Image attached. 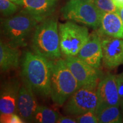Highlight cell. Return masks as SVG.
<instances>
[{
	"mask_svg": "<svg viewBox=\"0 0 123 123\" xmlns=\"http://www.w3.org/2000/svg\"><path fill=\"white\" fill-rule=\"evenodd\" d=\"M98 104L96 108L105 106L120 107L116 75L108 73L100 79L97 87Z\"/></svg>",
	"mask_w": 123,
	"mask_h": 123,
	"instance_id": "9",
	"label": "cell"
},
{
	"mask_svg": "<svg viewBox=\"0 0 123 123\" xmlns=\"http://www.w3.org/2000/svg\"><path fill=\"white\" fill-rule=\"evenodd\" d=\"M21 53L18 48L12 47L1 39L0 41V68L2 73L17 69Z\"/></svg>",
	"mask_w": 123,
	"mask_h": 123,
	"instance_id": "16",
	"label": "cell"
},
{
	"mask_svg": "<svg viewBox=\"0 0 123 123\" xmlns=\"http://www.w3.org/2000/svg\"><path fill=\"white\" fill-rule=\"evenodd\" d=\"M95 6L102 13H116L118 7L113 0H92Z\"/></svg>",
	"mask_w": 123,
	"mask_h": 123,
	"instance_id": "20",
	"label": "cell"
},
{
	"mask_svg": "<svg viewBox=\"0 0 123 123\" xmlns=\"http://www.w3.org/2000/svg\"><path fill=\"white\" fill-rule=\"evenodd\" d=\"M76 56L92 67L99 68L103 58V53L101 37L98 32L95 31L90 34L88 41Z\"/></svg>",
	"mask_w": 123,
	"mask_h": 123,
	"instance_id": "11",
	"label": "cell"
},
{
	"mask_svg": "<svg viewBox=\"0 0 123 123\" xmlns=\"http://www.w3.org/2000/svg\"><path fill=\"white\" fill-rule=\"evenodd\" d=\"M117 13L119 14V15L120 17L121 20H122L123 22V7H119L118 8L117 12Z\"/></svg>",
	"mask_w": 123,
	"mask_h": 123,
	"instance_id": "26",
	"label": "cell"
},
{
	"mask_svg": "<svg viewBox=\"0 0 123 123\" xmlns=\"http://www.w3.org/2000/svg\"><path fill=\"white\" fill-rule=\"evenodd\" d=\"M64 60L78 81L79 88L84 87L97 88L100 81L99 73L97 68L76 56H67Z\"/></svg>",
	"mask_w": 123,
	"mask_h": 123,
	"instance_id": "8",
	"label": "cell"
},
{
	"mask_svg": "<svg viewBox=\"0 0 123 123\" xmlns=\"http://www.w3.org/2000/svg\"><path fill=\"white\" fill-rule=\"evenodd\" d=\"M64 19L83 24L96 30L100 26L102 12L92 0H70L61 9Z\"/></svg>",
	"mask_w": 123,
	"mask_h": 123,
	"instance_id": "5",
	"label": "cell"
},
{
	"mask_svg": "<svg viewBox=\"0 0 123 123\" xmlns=\"http://www.w3.org/2000/svg\"><path fill=\"white\" fill-rule=\"evenodd\" d=\"M98 33L123 39V22L117 13H103Z\"/></svg>",
	"mask_w": 123,
	"mask_h": 123,
	"instance_id": "15",
	"label": "cell"
},
{
	"mask_svg": "<svg viewBox=\"0 0 123 123\" xmlns=\"http://www.w3.org/2000/svg\"><path fill=\"white\" fill-rule=\"evenodd\" d=\"M19 81L12 79L3 82L0 91V113H17V104L21 88Z\"/></svg>",
	"mask_w": 123,
	"mask_h": 123,
	"instance_id": "12",
	"label": "cell"
},
{
	"mask_svg": "<svg viewBox=\"0 0 123 123\" xmlns=\"http://www.w3.org/2000/svg\"><path fill=\"white\" fill-rule=\"evenodd\" d=\"M18 10V5L9 0H0V10L3 16L9 17L14 15Z\"/></svg>",
	"mask_w": 123,
	"mask_h": 123,
	"instance_id": "19",
	"label": "cell"
},
{
	"mask_svg": "<svg viewBox=\"0 0 123 123\" xmlns=\"http://www.w3.org/2000/svg\"><path fill=\"white\" fill-rule=\"evenodd\" d=\"M38 23L33 17L23 10L17 14L1 20V34L6 39L5 42L12 47H25Z\"/></svg>",
	"mask_w": 123,
	"mask_h": 123,
	"instance_id": "3",
	"label": "cell"
},
{
	"mask_svg": "<svg viewBox=\"0 0 123 123\" xmlns=\"http://www.w3.org/2000/svg\"><path fill=\"white\" fill-rule=\"evenodd\" d=\"M50 97L56 105L62 106L79 89V85L65 60L59 58L50 60Z\"/></svg>",
	"mask_w": 123,
	"mask_h": 123,
	"instance_id": "4",
	"label": "cell"
},
{
	"mask_svg": "<svg viewBox=\"0 0 123 123\" xmlns=\"http://www.w3.org/2000/svg\"><path fill=\"white\" fill-rule=\"evenodd\" d=\"M34 53L49 60L59 59L61 51L58 20L50 17L37 26L31 38Z\"/></svg>",
	"mask_w": 123,
	"mask_h": 123,
	"instance_id": "2",
	"label": "cell"
},
{
	"mask_svg": "<svg viewBox=\"0 0 123 123\" xmlns=\"http://www.w3.org/2000/svg\"><path fill=\"white\" fill-rule=\"evenodd\" d=\"M23 83L35 95L42 98L50 96V60L31 51H26L21 61Z\"/></svg>",
	"mask_w": 123,
	"mask_h": 123,
	"instance_id": "1",
	"label": "cell"
},
{
	"mask_svg": "<svg viewBox=\"0 0 123 123\" xmlns=\"http://www.w3.org/2000/svg\"><path fill=\"white\" fill-rule=\"evenodd\" d=\"M121 111H122V112H123V107H121Z\"/></svg>",
	"mask_w": 123,
	"mask_h": 123,
	"instance_id": "28",
	"label": "cell"
},
{
	"mask_svg": "<svg viewBox=\"0 0 123 123\" xmlns=\"http://www.w3.org/2000/svg\"><path fill=\"white\" fill-rule=\"evenodd\" d=\"M60 115L57 112L46 106L38 105L34 115L33 121L36 123H55L57 122Z\"/></svg>",
	"mask_w": 123,
	"mask_h": 123,
	"instance_id": "18",
	"label": "cell"
},
{
	"mask_svg": "<svg viewBox=\"0 0 123 123\" xmlns=\"http://www.w3.org/2000/svg\"><path fill=\"white\" fill-rule=\"evenodd\" d=\"M98 104L97 88L81 87L65 103L63 112L66 115L78 116L91 110H96Z\"/></svg>",
	"mask_w": 123,
	"mask_h": 123,
	"instance_id": "7",
	"label": "cell"
},
{
	"mask_svg": "<svg viewBox=\"0 0 123 123\" xmlns=\"http://www.w3.org/2000/svg\"><path fill=\"white\" fill-rule=\"evenodd\" d=\"M57 123H77V120L75 118L68 116H61L58 119Z\"/></svg>",
	"mask_w": 123,
	"mask_h": 123,
	"instance_id": "24",
	"label": "cell"
},
{
	"mask_svg": "<svg viewBox=\"0 0 123 123\" xmlns=\"http://www.w3.org/2000/svg\"><path fill=\"white\" fill-rule=\"evenodd\" d=\"M57 4L58 0H24L22 6L40 23L52 16Z\"/></svg>",
	"mask_w": 123,
	"mask_h": 123,
	"instance_id": "14",
	"label": "cell"
},
{
	"mask_svg": "<svg viewBox=\"0 0 123 123\" xmlns=\"http://www.w3.org/2000/svg\"><path fill=\"white\" fill-rule=\"evenodd\" d=\"M103 62L106 68L113 69L123 64V39L101 38Z\"/></svg>",
	"mask_w": 123,
	"mask_h": 123,
	"instance_id": "10",
	"label": "cell"
},
{
	"mask_svg": "<svg viewBox=\"0 0 123 123\" xmlns=\"http://www.w3.org/2000/svg\"><path fill=\"white\" fill-rule=\"evenodd\" d=\"M116 80L118 92L120 100V107H123V72L116 75Z\"/></svg>",
	"mask_w": 123,
	"mask_h": 123,
	"instance_id": "23",
	"label": "cell"
},
{
	"mask_svg": "<svg viewBox=\"0 0 123 123\" xmlns=\"http://www.w3.org/2000/svg\"><path fill=\"white\" fill-rule=\"evenodd\" d=\"M58 30L60 49L66 57L76 56L90 36L87 27L72 21L60 24Z\"/></svg>",
	"mask_w": 123,
	"mask_h": 123,
	"instance_id": "6",
	"label": "cell"
},
{
	"mask_svg": "<svg viewBox=\"0 0 123 123\" xmlns=\"http://www.w3.org/2000/svg\"><path fill=\"white\" fill-rule=\"evenodd\" d=\"M0 122L1 123H24L25 121L17 113H1Z\"/></svg>",
	"mask_w": 123,
	"mask_h": 123,
	"instance_id": "22",
	"label": "cell"
},
{
	"mask_svg": "<svg viewBox=\"0 0 123 123\" xmlns=\"http://www.w3.org/2000/svg\"><path fill=\"white\" fill-rule=\"evenodd\" d=\"M119 106H105L96 108V113L99 123H120L123 113Z\"/></svg>",
	"mask_w": 123,
	"mask_h": 123,
	"instance_id": "17",
	"label": "cell"
},
{
	"mask_svg": "<svg viewBox=\"0 0 123 123\" xmlns=\"http://www.w3.org/2000/svg\"><path fill=\"white\" fill-rule=\"evenodd\" d=\"M113 1L118 8L123 7V0H113Z\"/></svg>",
	"mask_w": 123,
	"mask_h": 123,
	"instance_id": "25",
	"label": "cell"
},
{
	"mask_svg": "<svg viewBox=\"0 0 123 123\" xmlns=\"http://www.w3.org/2000/svg\"><path fill=\"white\" fill-rule=\"evenodd\" d=\"M38 106L34 93L26 84L23 83L18 97L17 113L25 123H31Z\"/></svg>",
	"mask_w": 123,
	"mask_h": 123,
	"instance_id": "13",
	"label": "cell"
},
{
	"mask_svg": "<svg viewBox=\"0 0 123 123\" xmlns=\"http://www.w3.org/2000/svg\"><path fill=\"white\" fill-rule=\"evenodd\" d=\"M9 1H12V2L15 3V4L18 5L22 6L23 1H24V0H9Z\"/></svg>",
	"mask_w": 123,
	"mask_h": 123,
	"instance_id": "27",
	"label": "cell"
},
{
	"mask_svg": "<svg viewBox=\"0 0 123 123\" xmlns=\"http://www.w3.org/2000/svg\"><path fill=\"white\" fill-rule=\"evenodd\" d=\"M78 123H98L96 110H91L84 114L79 115L76 117Z\"/></svg>",
	"mask_w": 123,
	"mask_h": 123,
	"instance_id": "21",
	"label": "cell"
}]
</instances>
